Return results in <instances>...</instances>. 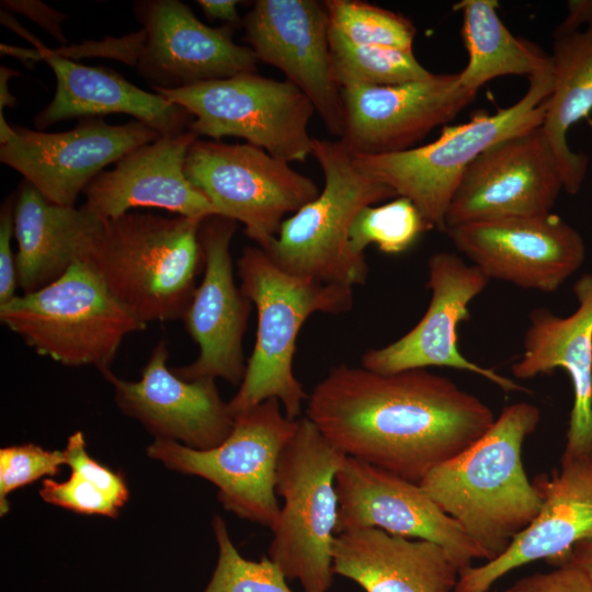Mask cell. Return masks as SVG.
<instances>
[{"instance_id":"1","label":"cell","mask_w":592,"mask_h":592,"mask_svg":"<svg viewBox=\"0 0 592 592\" xmlns=\"http://www.w3.org/2000/svg\"><path fill=\"white\" fill-rule=\"evenodd\" d=\"M306 417L342 454L419 483L492 425V410L426 369L380 374L340 364L307 399Z\"/></svg>"},{"instance_id":"2","label":"cell","mask_w":592,"mask_h":592,"mask_svg":"<svg viewBox=\"0 0 592 592\" xmlns=\"http://www.w3.org/2000/svg\"><path fill=\"white\" fill-rule=\"evenodd\" d=\"M539 420L533 403L505 407L481 437L419 482L480 548L485 561L503 554L540 510L542 497L522 462V446Z\"/></svg>"},{"instance_id":"3","label":"cell","mask_w":592,"mask_h":592,"mask_svg":"<svg viewBox=\"0 0 592 592\" xmlns=\"http://www.w3.org/2000/svg\"><path fill=\"white\" fill-rule=\"evenodd\" d=\"M203 220L128 212L104 220L86 261L144 323L183 319L204 270Z\"/></svg>"},{"instance_id":"4","label":"cell","mask_w":592,"mask_h":592,"mask_svg":"<svg viewBox=\"0 0 592 592\" xmlns=\"http://www.w3.org/2000/svg\"><path fill=\"white\" fill-rule=\"evenodd\" d=\"M237 265L239 287L257 310V333L243 379L228 402L230 413L276 398L286 417L297 420L309 396L293 371L298 333L316 312L350 311L353 288L287 273L258 246L246 247Z\"/></svg>"},{"instance_id":"5","label":"cell","mask_w":592,"mask_h":592,"mask_svg":"<svg viewBox=\"0 0 592 592\" xmlns=\"http://www.w3.org/2000/svg\"><path fill=\"white\" fill-rule=\"evenodd\" d=\"M526 93L493 114L444 127L433 141L382 155L351 153L355 167L411 201L431 228L445 231V215L464 173L488 148L540 127L553 89V68L530 78Z\"/></svg>"},{"instance_id":"6","label":"cell","mask_w":592,"mask_h":592,"mask_svg":"<svg viewBox=\"0 0 592 592\" xmlns=\"http://www.w3.org/2000/svg\"><path fill=\"white\" fill-rule=\"evenodd\" d=\"M311 156L323 173V189L284 219L263 251L287 273L351 288L363 285L368 264L350 244L351 227L363 208L397 194L360 171L340 139L314 137Z\"/></svg>"},{"instance_id":"7","label":"cell","mask_w":592,"mask_h":592,"mask_svg":"<svg viewBox=\"0 0 592 592\" xmlns=\"http://www.w3.org/2000/svg\"><path fill=\"white\" fill-rule=\"evenodd\" d=\"M0 321L37 354L65 366H93L102 375L111 371L124 338L147 328L87 261L0 306Z\"/></svg>"},{"instance_id":"8","label":"cell","mask_w":592,"mask_h":592,"mask_svg":"<svg viewBox=\"0 0 592 592\" xmlns=\"http://www.w3.org/2000/svg\"><path fill=\"white\" fill-rule=\"evenodd\" d=\"M345 457L305 415L277 464L275 491L284 504L267 558L304 592H328L332 587L335 476Z\"/></svg>"},{"instance_id":"9","label":"cell","mask_w":592,"mask_h":592,"mask_svg":"<svg viewBox=\"0 0 592 592\" xmlns=\"http://www.w3.org/2000/svg\"><path fill=\"white\" fill-rule=\"evenodd\" d=\"M281 406L270 398L235 415L231 433L216 447L195 449L155 440L147 455L174 471L212 482L227 511L272 531L281 511L275 491L277 464L298 424Z\"/></svg>"},{"instance_id":"10","label":"cell","mask_w":592,"mask_h":592,"mask_svg":"<svg viewBox=\"0 0 592 592\" xmlns=\"http://www.w3.org/2000/svg\"><path fill=\"white\" fill-rule=\"evenodd\" d=\"M193 117L189 129L215 140L238 137L288 163L311 156L310 100L287 80L246 72L179 89L152 88Z\"/></svg>"},{"instance_id":"11","label":"cell","mask_w":592,"mask_h":592,"mask_svg":"<svg viewBox=\"0 0 592 592\" xmlns=\"http://www.w3.org/2000/svg\"><path fill=\"white\" fill-rule=\"evenodd\" d=\"M184 172L217 214L244 226V234L265 250L284 217L315 200L317 183L264 149L246 144L196 139Z\"/></svg>"},{"instance_id":"12","label":"cell","mask_w":592,"mask_h":592,"mask_svg":"<svg viewBox=\"0 0 592 592\" xmlns=\"http://www.w3.org/2000/svg\"><path fill=\"white\" fill-rule=\"evenodd\" d=\"M160 136L136 119L113 125L95 117L80 119L70 130L45 133L11 126L0 113V161L47 201L75 206L105 167Z\"/></svg>"},{"instance_id":"13","label":"cell","mask_w":592,"mask_h":592,"mask_svg":"<svg viewBox=\"0 0 592 592\" xmlns=\"http://www.w3.org/2000/svg\"><path fill=\"white\" fill-rule=\"evenodd\" d=\"M489 280L476 265L467 264L453 252L433 253L428 260L431 299L426 311L396 341L367 350L361 358L362 367L380 374L448 367L483 377L505 392H530L514 379L469 361L458 349V326L469 320V304Z\"/></svg>"},{"instance_id":"14","label":"cell","mask_w":592,"mask_h":592,"mask_svg":"<svg viewBox=\"0 0 592 592\" xmlns=\"http://www.w3.org/2000/svg\"><path fill=\"white\" fill-rule=\"evenodd\" d=\"M563 190L557 159L540 127L500 141L466 170L445 215L447 229L478 221L551 213Z\"/></svg>"},{"instance_id":"15","label":"cell","mask_w":592,"mask_h":592,"mask_svg":"<svg viewBox=\"0 0 592 592\" xmlns=\"http://www.w3.org/2000/svg\"><path fill=\"white\" fill-rule=\"evenodd\" d=\"M242 26L258 61L283 72L310 100L329 133L341 139L344 110L331 66L325 1L257 0Z\"/></svg>"},{"instance_id":"16","label":"cell","mask_w":592,"mask_h":592,"mask_svg":"<svg viewBox=\"0 0 592 592\" xmlns=\"http://www.w3.org/2000/svg\"><path fill=\"white\" fill-rule=\"evenodd\" d=\"M335 535L357 528L433 542L452 557L459 573L483 559L480 548L417 483L346 456L335 476Z\"/></svg>"},{"instance_id":"17","label":"cell","mask_w":592,"mask_h":592,"mask_svg":"<svg viewBox=\"0 0 592 592\" xmlns=\"http://www.w3.org/2000/svg\"><path fill=\"white\" fill-rule=\"evenodd\" d=\"M236 230L237 221L220 215L202 221L204 275L182 319L198 354L191 364L172 368L184 380L221 378L240 385L243 379V335L251 301L234 276L230 242Z\"/></svg>"},{"instance_id":"18","label":"cell","mask_w":592,"mask_h":592,"mask_svg":"<svg viewBox=\"0 0 592 592\" xmlns=\"http://www.w3.org/2000/svg\"><path fill=\"white\" fill-rule=\"evenodd\" d=\"M445 234L489 278L545 293L557 291L585 258L579 231L553 213L471 223Z\"/></svg>"},{"instance_id":"19","label":"cell","mask_w":592,"mask_h":592,"mask_svg":"<svg viewBox=\"0 0 592 592\" xmlns=\"http://www.w3.org/2000/svg\"><path fill=\"white\" fill-rule=\"evenodd\" d=\"M134 14L143 26L134 67L151 88L179 89L257 70L254 53L232 39L229 26L204 24L179 0L137 1Z\"/></svg>"},{"instance_id":"20","label":"cell","mask_w":592,"mask_h":592,"mask_svg":"<svg viewBox=\"0 0 592 592\" xmlns=\"http://www.w3.org/2000/svg\"><path fill=\"white\" fill-rule=\"evenodd\" d=\"M344 130L351 153L382 155L417 146L449 122L476 96L459 83V72L387 87L341 89Z\"/></svg>"},{"instance_id":"21","label":"cell","mask_w":592,"mask_h":592,"mask_svg":"<svg viewBox=\"0 0 592 592\" xmlns=\"http://www.w3.org/2000/svg\"><path fill=\"white\" fill-rule=\"evenodd\" d=\"M168 345L160 340L137 382L112 371L103 377L113 386L115 402L139 421L156 440H170L195 449L221 444L231 433L234 417L220 398L215 379L184 380L168 368Z\"/></svg>"},{"instance_id":"22","label":"cell","mask_w":592,"mask_h":592,"mask_svg":"<svg viewBox=\"0 0 592 592\" xmlns=\"http://www.w3.org/2000/svg\"><path fill=\"white\" fill-rule=\"evenodd\" d=\"M533 482L542 497L537 516L503 554L460 572L454 592H487L508 572L539 559L558 566L592 537V458L561 459L550 477Z\"/></svg>"},{"instance_id":"23","label":"cell","mask_w":592,"mask_h":592,"mask_svg":"<svg viewBox=\"0 0 592 592\" xmlns=\"http://www.w3.org/2000/svg\"><path fill=\"white\" fill-rule=\"evenodd\" d=\"M197 138L187 129L134 149L86 187L82 206L103 220L143 207L186 217L218 215L184 172L187 151Z\"/></svg>"},{"instance_id":"24","label":"cell","mask_w":592,"mask_h":592,"mask_svg":"<svg viewBox=\"0 0 592 592\" xmlns=\"http://www.w3.org/2000/svg\"><path fill=\"white\" fill-rule=\"evenodd\" d=\"M577 309L559 317L546 308L528 315L523 353L511 371L530 379L563 369L571 382L573 403L561 459L592 458V273L573 285Z\"/></svg>"},{"instance_id":"25","label":"cell","mask_w":592,"mask_h":592,"mask_svg":"<svg viewBox=\"0 0 592 592\" xmlns=\"http://www.w3.org/2000/svg\"><path fill=\"white\" fill-rule=\"evenodd\" d=\"M35 57L43 58L56 78L54 98L34 118L37 130L76 117L121 113L164 136L187 130L193 119L182 106L136 87L114 70L81 65L46 48H37Z\"/></svg>"},{"instance_id":"26","label":"cell","mask_w":592,"mask_h":592,"mask_svg":"<svg viewBox=\"0 0 592 592\" xmlns=\"http://www.w3.org/2000/svg\"><path fill=\"white\" fill-rule=\"evenodd\" d=\"M332 563L366 592H454L459 577L442 546L373 527L335 535Z\"/></svg>"},{"instance_id":"27","label":"cell","mask_w":592,"mask_h":592,"mask_svg":"<svg viewBox=\"0 0 592 592\" xmlns=\"http://www.w3.org/2000/svg\"><path fill=\"white\" fill-rule=\"evenodd\" d=\"M15 194L18 280L23 294H29L61 277L76 262L86 261L104 220L82 205L47 201L26 181Z\"/></svg>"},{"instance_id":"28","label":"cell","mask_w":592,"mask_h":592,"mask_svg":"<svg viewBox=\"0 0 592 592\" xmlns=\"http://www.w3.org/2000/svg\"><path fill=\"white\" fill-rule=\"evenodd\" d=\"M550 59L553 89L540 129L557 159L563 190L576 194L589 159L570 149L567 134L592 111V22L579 31L554 35Z\"/></svg>"},{"instance_id":"29","label":"cell","mask_w":592,"mask_h":592,"mask_svg":"<svg viewBox=\"0 0 592 592\" xmlns=\"http://www.w3.org/2000/svg\"><path fill=\"white\" fill-rule=\"evenodd\" d=\"M496 0H462L454 10L463 15V41L468 53L459 83L473 91L504 76L531 77L550 66V56L515 37L498 15Z\"/></svg>"},{"instance_id":"30","label":"cell","mask_w":592,"mask_h":592,"mask_svg":"<svg viewBox=\"0 0 592 592\" xmlns=\"http://www.w3.org/2000/svg\"><path fill=\"white\" fill-rule=\"evenodd\" d=\"M329 46L333 76L341 89L397 86L433 73L419 62L413 50L354 44L331 29Z\"/></svg>"},{"instance_id":"31","label":"cell","mask_w":592,"mask_h":592,"mask_svg":"<svg viewBox=\"0 0 592 592\" xmlns=\"http://www.w3.org/2000/svg\"><path fill=\"white\" fill-rule=\"evenodd\" d=\"M430 229L414 204L397 196L382 205L363 208L351 227L349 239L356 253L365 254L369 244H376L384 253L399 254Z\"/></svg>"},{"instance_id":"32","label":"cell","mask_w":592,"mask_h":592,"mask_svg":"<svg viewBox=\"0 0 592 592\" xmlns=\"http://www.w3.org/2000/svg\"><path fill=\"white\" fill-rule=\"evenodd\" d=\"M330 29L351 43L412 50L417 30L406 16L358 0L325 1Z\"/></svg>"},{"instance_id":"33","label":"cell","mask_w":592,"mask_h":592,"mask_svg":"<svg viewBox=\"0 0 592 592\" xmlns=\"http://www.w3.org/2000/svg\"><path fill=\"white\" fill-rule=\"evenodd\" d=\"M212 525L218 558L202 592H293L283 572L269 558L255 561L240 555L219 515L214 516Z\"/></svg>"},{"instance_id":"34","label":"cell","mask_w":592,"mask_h":592,"mask_svg":"<svg viewBox=\"0 0 592 592\" xmlns=\"http://www.w3.org/2000/svg\"><path fill=\"white\" fill-rule=\"evenodd\" d=\"M66 464L62 451H48L33 443L0 449V514L9 511L8 494L44 476H56Z\"/></svg>"},{"instance_id":"35","label":"cell","mask_w":592,"mask_h":592,"mask_svg":"<svg viewBox=\"0 0 592 592\" xmlns=\"http://www.w3.org/2000/svg\"><path fill=\"white\" fill-rule=\"evenodd\" d=\"M42 499L81 514H98L116 517L121 506L96 485L76 473L65 481L44 479L39 489Z\"/></svg>"},{"instance_id":"36","label":"cell","mask_w":592,"mask_h":592,"mask_svg":"<svg viewBox=\"0 0 592 592\" xmlns=\"http://www.w3.org/2000/svg\"><path fill=\"white\" fill-rule=\"evenodd\" d=\"M62 452L72 473L96 485L121 508L127 502L129 491L124 477L90 457L82 432L72 433Z\"/></svg>"},{"instance_id":"37","label":"cell","mask_w":592,"mask_h":592,"mask_svg":"<svg viewBox=\"0 0 592 592\" xmlns=\"http://www.w3.org/2000/svg\"><path fill=\"white\" fill-rule=\"evenodd\" d=\"M15 198L16 194L9 196L0 209V306L18 296L15 294L19 287L16 253L12 249Z\"/></svg>"},{"instance_id":"38","label":"cell","mask_w":592,"mask_h":592,"mask_svg":"<svg viewBox=\"0 0 592 592\" xmlns=\"http://www.w3.org/2000/svg\"><path fill=\"white\" fill-rule=\"evenodd\" d=\"M504 592H592V582L569 563L556 569L523 577Z\"/></svg>"},{"instance_id":"39","label":"cell","mask_w":592,"mask_h":592,"mask_svg":"<svg viewBox=\"0 0 592 592\" xmlns=\"http://www.w3.org/2000/svg\"><path fill=\"white\" fill-rule=\"evenodd\" d=\"M1 5L9 11L25 15L43 27L59 44L64 45L67 43L61 29L67 15L62 12L56 11L38 0H2Z\"/></svg>"},{"instance_id":"40","label":"cell","mask_w":592,"mask_h":592,"mask_svg":"<svg viewBox=\"0 0 592 592\" xmlns=\"http://www.w3.org/2000/svg\"><path fill=\"white\" fill-rule=\"evenodd\" d=\"M592 22V0H574L568 2V14L557 26L554 35H562L579 31Z\"/></svg>"},{"instance_id":"41","label":"cell","mask_w":592,"mask_h":592,"mask_svg":"<svg viewBox=\"0 0 592 592\" xmlns=\"http://www.w3.org/2000/svg\"><path fill=\"white\" fill-rule=\"evenodd\" d=\"M238 0H198L197 4L209 20H220L229 24H242L237 7Z\"/></svg>"},{"instance_id":"42","label":"cell","mask_w":592,"mask_h":592,"mask_svg":"<svg viewBox=\"0 0 592 592\" xmlns=\"http://www.w3.org/2000/svg\"><path fill=\"white\" fill-rule=\"evenodd\" d=\"M562 563L576 567L592 582V537L576 544Z\"/></svg>"},{"instance_id":"43","label":"cell","mask_w":592,"mask_h":592,"mask_svg":"<svg viewBox=\"0 0 592 592\" xmlns=\"http://www.w3.org/2000/svg\"><path fill=\"white\" fill-rule=\"evenodd\" d=\"M19 71L2 65L0 67V113H3L4 107H14L15 98L10 93L8 81L9 79L19 76Z\"/></svg>"}]
</instances>
